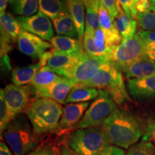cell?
<instances>
[{"instance_id": "cell-9", "label": "cell", "mask_w": 155, "mask_h": 155, "mask_svg": "<svg viewBox=\"0 0 155 155\" xmlns=\"http://www.w3.org/2000/svg\"><path fill=\"white\" fill-rule=\"evenodd\" d=\"M32 89L29 86L8 85L4 88L5 99L12 121L21 113L26 112L32 100Z\"/></svg>"}, {"instance_id": "cell-34", "label": "cell", "mask_w": 155, "mask_h": 155, "mask_svg": "<svg viewBox=\"0 0 155 155\" xmlns=\"http://www.w3.org/2000/svg\"><path fill=\"white\" fill-rule=\"evenodd\" d=\"M141 140L155 144V119H148L143 127V135Z\"/></svg>"}, {"instance_id": "cell-27", "label": "cell", "mask_w": 155, "mask_h": 155, "mask_svg": "<svg viewBox=\"0 0 155 155\" xmlns=\"http://www.w3.org/2000/svg\"><path fill=\"white\" fill-rule=\"evenodd\" d=\"M63 77L56 74L55 72L47 68H41L30 84L32 89L46 88L61 79Z\"/></svg>"}, {"instance_id": "cell-26", "label": "cell", "mask_w": 155, "mask_h": 155, "mask_svg": "<svg viewBox=\"0 0 155 155\" xmlns=\"http://www.w3.org/2000/svg\"><path fill=\"white\" fill-rule=\"evenodd\" d=\"M99 95V90L94 88H75L68 96L65 103H84L96 99Z\"/></svg>"}, {"instance_id": "cell-16", "label": "cell", "mask_w": 155, "mask_h": 155, "mask_svg": "<svg viewBox=\"0 0 155 155\" xmlns=\"http://www.w3.org/2000/svg\"><path fill=\"white\" fill-rule=\"evenodd\" d=\"M98 15L100 28L102 29L105 35L107 49L117 47L122 42L121 35L114 25L113 19H111L109 13L103 5L101 1L100 2Z\"/></svg>"}, {"instance_id": "cell-44", "label": "cell", "mask_w": 155, "mask_h": 155, "mask_svg": "<svg viewBox=\"0 0 155 155\" xmlns=\"http://www.w3.org/2000/svg\"><path fill=\"white\" fill-rule=\"evenodd\" d=\"M8 2L9 0H0V12H1V15L6 12V9H7Z\"/></svg>"}, {"instance_id": "cell-23", "label": "cell", "mask_w": 155, "mask_h": 155, "mask_svg": "<svg viewBox=\"0 0 155 155\" xmlns=\"http://www.w3.org/2000/svg\"><path fill=\"white\" fill-rule=\"evenodd\" d=\"M1 33L7 36L12 42H15L22 32L23 29L17 18L9 12H5L0 16Z\"/></svg>"}, {"instance_id": "cell-10", "label": "cell", "mask_w": 155, "mask_h": 155, "mask_svg": "<svg viewBox=\"0 0 155 155\" xmlns=\"http://www.w3.org/2000/svg\"><path fill=\"white\" fill-rule=\"evenodd\" d=\"M17 20L23 30L39 37L45 41H51L54 38V30L49 17L39 12L30 17L19 16Z\"/></svg>"}, {"instance_id": "cell-13", "label": "cell", "mask_w": 155, "mask_h": 155, "mask_svg": "<svg viewBox=\"0 0 155 155\" xmlns=\"http://www.w3.org/2000/svg\"><path fill=\"white\" fill-rule=\"evenodd\" d=\"M129 94L140 102L155 101V75L128 81Z\"/></svg>"}, {"instance_id": "cell-19", "label": "cell", "mask_w": 155, "mask_h": 155, "mask_svg": "<svg viewBox=\"0 0 155 155\" xmlns=\"http://www.w3.org/2000/svg\"><path fill=\"white\" fill-rule=\"evenodd\" d=\"M117 8L119 13L116 19H114V23L116 29L121 34L122 41H124V40H127L128 39L132 38L137 33L136 31H137L138 24H137V19L129 17L124 12L119 2H118Z\"/></svg>"}, {"instance_id": "cell-11", "label": "cell", "mask_w": 155, "mask_h": 155, "mask_svg": "<svg viewBox=\"0 0 155 155\" xmlns=\"http://www.w3.org/2000/svg\"><path fill=\"white\" fill-rule=\"evenodd\" d=\"M105 62L101 59L91 57L86 53L75 65L68 79L73 81L75 87L80 86L92 79Z\"/></svg>"}, {"instance_id": "cell-30", "label": "cell", "mask_w": 155, "mask_h": 155, "mask_svg": "<svg viewBox=\"0 0 155 155\" xmlns=\"http://www.w3.org/2000/svg\"><path fill=\"white\" fill-rule=\"evenodd\" d=\"M127 155H155V146L141 140L128 149Z\"/></svg>"}, {"instance_id": "cell-39", "label": "cell", "mask_w": 155, "mask_h": 155, "mask_svg": "<svg viewBox=\"0 0 155 155\" xmlns=\"http://www.w3.org/2000/svg\"><path fill=\"white\" fill-rule=\"evenodd\" d=\"M151 5V1L150 0H139V2L137 3V11L138 13L144 12L147 11V9L150 8Z\"/></svg>"}, {"instance_id": "cell-33", "label": "cell", "mask_w": 155, "mask_h": 155, "mask_svg": "<svg viewBox=\"0 0 155 155\" xmlns=\"http://www.w3.org/2000/svg\"><path fill=\"white\" fill-rule=\"evenodd\" d=\"M94 41L96 45V48L98 50L101 55L104 58V60L106 61V53H107V47L106 44V38L104 31L101 28L97 29L95 30L94 33Z\"/></svg>"}, {"instance_id": "cell-8", "label": "cell", "mask_w": 155, "mask_h": 155, "mask_svg": "<svg viewBox=\"0 0 155 155\" xmlns=\"http://www.w3.org/2000/svg\"><path fill=\"white\" fill-rule=\"evenodd\" d=\"M86 54L85 51L78 54H64L50 50L41 56L39 63L41 68H47L60 76L68 78L75 65Z\"/></svg>"}, {"instance_id": "cell-3", "label": "cell", "mask_w": 155, "mask_h": 155, "mask_svg": "<svg viewBox=\"0 0 155 155\" xmlns=\"http://www.w3.org/2000/svg\"><path fill=\"white\" fill-rule=\"evenodd\" d=\"M75 88H94L105 90L116 103L122 105L131 100L129 93L124 82L121 70L113 63L105 62L96 75L88 81Z\"/></svg>"}, {"instance_id": "cell-45", "label": "cell", "mask_w": 155, "mask_h": 155, "mask_svg": "<svg viewBox=\"0 0 155 155\" xmlns=\"http://www.w3.org/2000/svg\"><path fill=\"white\" fill-rule=\"evenodd\" d=\"M61 155H75V154H73V153L72 152V151L70 150V149L65 148V150L63 151Z\"/></svg>"}, {"instance_id": "cell-4", "label": "cell", "mask_w": 155, "mask_h": 155, "mask_svg": "<svg viewBox=\"0 0 155 155\" xmlns=\"http://www.w3.org/2000/svg\"><path fill=\"white\" fill-rule=\"evenodd\" d=\"M39 137L25 116H17L4 132V138L15 155H27L36 148Z\"/></svg>"}, {"instance_id": "cell-18", "label": "cell", "mask_w": 155, "mask_h": 155, "mask_svg": "<svg viewBox=\"0 0 155 155\" xmlns=\"http://www.w3.org/2000/svg\"><path fill=\"white\" fill-rule=\"evenodd\" d=\"M52 50L56 53L64 54H78L84 51L83 42L79 39L66 36H54L50 41Z\"/></svg>"}, {"instance_id": "cell-28", "label": "cell", "mask_w": 155, "mask_h": 155, "mask_svg": "<svg viewBox=\"0 0 155 155\" xmlns=\"http://www.w3.org/2000/svg\"><path fill=\"white\" fill-rule=\"evenodd\" d=\"M150 8L144 12L138 13L137 21L140 30L146 31L155 30V0H150Z\"/></svg>"}, {"instance_id": "cell-14", "label": "cell", "mask_w": 155, "mask_h": 155, "mask_svg": "<svg viewBox=\"0 0 155 155\" xmlns=\"http://www.w3.org/2000/svg\"><path fill=\"white\" fill-rule=\"evenodd\" d=\"M75 86L73 81L62 78L46 88L32 89L36 98H50L61 104H65L68 96Z\"/></svg>"}, {"instance_id": "cell-43", "label": "cell", "mask_w": 155, "mask_h": 155, "mask_svg": "<svg viewBox=\"0 0 155 155\" xmlns=\"http://www.w3.org/2000/svg\"><path fill=\"white\" fill-rule=\"evenodd\" d=\"M0 155H13L7 145L3 141L0 144Z\"/></svg>"}, {"instance_id": "cell-15", "label": "cell", "mask_w": 155, "mask_h": 155, "mask_svg": "<svg viewBox=\"0 0 155 155\" xmlns=\"http://www.w3.org/2000/svg\"><path fill=\"white\" fill-rule=\"evenodd\" d=\"M128 79L155 75V51H151L139 61L123 70Z\"/></svg>"}, {"instance_id": "cell-17", "label": "cell", "mask_w": 155, "mask_h": 155, "mask_svg": "<svg viewBox=\"0 0 155 155\" xmlns=\"http://www.w3.org/2000/svg\"><path fill=\"white\" fill-rule=\"evenodd\" d=\"M89 106V102L72 103L65 106L63 108V112L60 121L59 130H69L75 125L77 126Z\"/></svg>"}, {"instance_id": "cell-7", "label": "cell", "mask_w": 155, "mask_h": 155, "mask_svg": "<svg viewBox=\"0 0 155 155\" xmlns=\"http://www.w3.org/2000/svg\"><path fill=\"white\" fill-rule=\"evenodd\" d=\"M116 104L109 94L99 89V95L90 104L77 129H88L101 127L104 122L116 109Z\"/></svg>"}, {"instance_id": "cell-1", "label": "cell", "mask_w": 155, "mask_h": 155, "mask_svg": "<svg viewBox=\"0 0 155 155\" xmlns=\"http://www.w3.org/2000/svg\"><path fill=\"white\" fill-rule=\"evenodd\" d=\"M101 128L108 144L124 149L137 144L143 135V127L139 120L122 108H116Z\"/></svg>"}, {"instance_id": "cell-2", "label": "cell", "mask_w": 155, "mask_h": 155, "mask_svg": "<svg viewBox=\"0 0 155 155\" xmlns=\"http://www.w3.org/2000/svg\"><path fill=\"white\" fill-rule=\"evenodd\" d=\"M63 108L61 104L50 98H35L26 113L37 134H47L59 131Z\"/></svg>"}, {"instance_id": "cell-22", "label": "cell", "mask_w": 155, "mask_h": 155, "mask_svg": "<svg viewBox=\"0 0 155 155\" xmlns=\"http://www.w3.org/2000/svg\"><path fill=\"white\" fill-rule=\"evenodd\" d=\"M40 68V63L32 64L24 68H16L12 73V81L15 86H27L32 82Z\"/></svg>"}, {"instance_id": "cell-35", "label": "cell", "mask_w": 155, "mask_h": 155, "mask_svg": "<svg viewBox=\"0 0 155 155\" xmlns=\"http://www.w3.org/2000/svg\"><path fill=\"white\" fill-rule=\"evenodd\" d=\"M147 49L155 51V30L146 31L139 30L137 32Z\"/></svg>"}, {"instance_id": "cell-38", "label": "cell", "mask_w": 155, "mask_h": 155, "mask_svg": "<svg viewBox=\"0 0 155 155\" xmlns=\"http://www.w3.org/2000/svg\"><path fill=\"white\" fill-rule=\"evenodd\" d=\"M100 155H127L124 150L121 147L114 146V145H108L103 150Z\"/></svg>"}, {"instance_id": "cell-25", "label": "cell", "mask_w": 155, "mask_h": 155, "mask_svg": "<svg viewBox=\"0 0 155 155\" xmlns=\"http://www.w3.org/2000/svg\"><path fill=\"white\" fill-rule=\"evenodd\" d=\"M9 4L13 12L20 16H32L39 9V0H9Z\"/></svg>"}, {"instance_id": "cell-24", "label": "cell", "mask_w": 155, "mask_h": 155, "mask_svg": "<svg viewBox=\"0 0 155 155\" xmlns=\"http://www.w3.org/2000/svg\"><path fill=\"white\" fill-rule=\"evenodd\" d=\"M56 33L58 35L79 39L77 28L71 14H66L53 20Z\"/></svg>"}, {"instance_id": "cell-41", "label": "cell", "mask_w": 155, "mask_h": 155, "mask_svg": "<svg viewBox=\"0 0 155 155\" xmlns=\"http://www.w3.org/2000/svg\"><path fill=\"white\" fill-rule=\"evenodd\" d=\"M84 4L86 7H91L93 8L98 10L99 9L100 2L101 0H81Z\"/></svg>"}, {"instance_id": "cell-20", "label": "cell", "mask_w": 155, "mask_h": 155, "mask_svg": "<svg viewBox=\"0 0 155 155\" xmlns=\"http://www.w3.org/2000/svg\"><path fill=\"white\" fill-rule=\"evenodd\" d=\"M69 12L72 16L79 34V40L83 42L85 33V6L81 0H65Z\"/></svg>"}, {"instance_id": "cell-21", "label": "cell", "mask_w": 155, "mask_h": 155, "mask_svg": "<svg viewBox=\"0 0 155 155\" xmlns=\"http://www.w3.org/2000/svg\"><path fill=\"white\" fill-rule=\"evenodd\" d=\"M39 12L53 20L70 13L65 0H39Z\"/></svg>"}, {"instance_id": "cell-5", "label": "cell", "mask_w": 155, "mask_h": 155, "mask_svg": "<svg viewBox=\"0 0 155 155\" xmlns=\"http://www.w3.org/2000/svg\"><path fill=\"white\" fill-rule=\"evenodd\" d=\"M67 143L75 155H100L109 145L100 127L77 129L68 135Z\"/></svg>"}, {"instance_id": "cell-12", "label": "cell", "mask_w": 155, "mask_h": 155, "mask_svg": "<svg viewBox=\"0 0 155 155\" xmlns=\"http://www.w3.org/2000/svg\"><path fill=\"white\" fill-rule=\"evenodd\" d=\"M17 44L21 53L34 59H40L47 50L53 48L51 43L24 30L19 35Z\"/></svg>"}, {"instance_id": "cell-40", "label": "cell", "mask_w": 155, "mask_h": 155, "mask_svg": "<svg viewBox=\"0 0 155 155\" xmlns=\"http://www.w3.org/2000/svg\"><path fill=\"white\" fill-rule=\"evenodd\" d=\"M121 5L122 9L129 17H131V11H130V3L131 0H118Z\"/></svg>"}, {"instance_id": "cell-31", "label": "cell", "mask_w": 155, "mask_h": 155, "mask_svg": "<svg viewBox=\"0 0 155 155\" xmlns=\"http://www.w3.org/2000/svg\"><path fill=\"white\" fill-rule=\"evenodd\" d=\"M11 122L12 120L9 116L5 99L4 89L2 88L0 91V134H1V137H2V134H4L6 129H7Z\"/></svg>"}, {"instance_id": "cell-37", "label": "cell", "mask_w": 155, "mask_h": 155, "mask_svg": "<svg viewBox=\"0 0 155 155\" xmlns=\"http://www.w3.org/2000/svg\"><path fill=\"white\" fill-rule=\"evenodd\" d=\"M101 2L105 8L107 9L108 12L109 13L111 19L114 21L118 13H119L117 8L118 2L119 1L118 0H101Z\"/></svg>"}, {"instance_id": "cell-36", "label": "cell", "mask_w": 155, "mask_h": 155, "mask_svg": "<svg viewBox=\"0 0 155 155\" xmlns=\"http://www.w3.org/2000/svg\"><path fill=\"white\" fill-rule=\"evenodd\" d=\"M55 148L49 145H42L35 148L27 155H61Z\"/></svg>"}, {"instance_id": "cell-29", "label": "cell", "mask_w": 155, "mask_h": 155, "mask_svg": "<svg viewBox=\"0 0 155 155\" xmlns=\"http://www.w3.org/2000/svg\"><path fill=\"white\" fill-rule=\"evenodd\" d=\"M86 25L85 32L94 34L95 30L100 28L99 15L98 10H96L91 7H86Z\"/></svg>"}, {"instance_id": "cell-32", "label": "cell", "mask_w": 155, "mask_h": 155, "mask_svg": "<svg viewBox=\"0 0 155 155\" xmlns=\"http://www.w3.org/2000/svg\"><path fill=\"white\" fill-rule=\"evenodd\" d=\"M83 50L89 56L92 58H98L104 61L98 50H97L94 41V34L85 32L83 40Z\"/></svg>"}, {"instance_id": "cell-42", "label": "cell", "mask_w": 155, "mask_h": 155, "mask_svg": "<svg viewBox=\"0 0 155 155\" xmlns=\"http://www.w3.org/2000/svg\"><path fill=\"white\" fill-rule=\"evenodd\" d=\"M139 0H131L130 3V11H131V17L133 19H137V15H138V12H137V9H136V7H137V3L139 2Z\"/></svg>"}, {"instance_id": "cell-6", "label": "cell", "mask_w": 155, "mask_h": 155, "mask_svg": "<svg viewBox=\"0 0 155 155\" xmlns=\"http://www.w3.org/2000/svg\"><path fill=\"white\" fill-rule=\"evenodd\" d=\"M150 51L145 47L138 34L136 33L132 38L122 41L117 47L107 49L106 61L113 63L122 71Z\"/></svg>"}]
</instances>
